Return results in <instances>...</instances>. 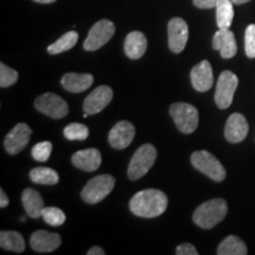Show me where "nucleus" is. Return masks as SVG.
Returning a JSON list of instances; mask_svg holds the SVG:
<instances>
[{
	"mask_svg": "<svg viewBox=\"0 0 255 255\" xmlns=\"http://www.w3.org/2000/svg\"><path fill=\"white\" fill-rule=\"evenodd\" d=\"M115 183H116L115 177L107 174L91 178L85 184V187L83 188L81 193L82 199L87 203H90V205L101 202L111 193V190L115 187Z\"/></svg>",
	"mask_w": 255,
	"mask_h": 255,
	"instance_id": "423d86ee",
	"label": "nucleus"
},
{
	"mask_svg": "<svg viewBox=\"0 0 255 255\" xmlns=\"http://www.w3.org/2000/svg\"><path fill=\"white\" fill-rule=\"evenodd\" d=\"M33 1L39 2V4H51V2H55L56 0H33Z\"/></svg>",
	"mask_w": 255,
	"mask_h": 255,
	"instance_id": "c9c22d12",
	"label": "nucleus"
},
{
	"mask_svg": "<svg viewBox=\"0 0 255 255\" xmlns=\"http://www.w3.org/2000/svg\"><path fill=\"white\" fill-rule=\"evenodd\" d=\"M64 136L70 141H84L89 137V129L84 124L71 123L64 129Z\"/></svg>",
	"mask_w": 255,
	"mask_h": 255,
	"instance_id": "bb28decb",
	"label": "nucleus"
},
{
	"mask_svg": "<svg viewBox=\"0 0 255 255\" xmlns=\"http://www.w3.org/2000/svg\"><path fill=\"white\" fill-rule=\"evenodd\" d=\"M213 49L220 51L222 58H233L238 52L234 33L229 28H219V31L213 37Z\"/></svg>",
	"mask_w": 255,
	"mask_h": 255,
	"instance_id": "2eb2a0df",
	"label": "nucleus"
},
{
	"mask_svg": "<svg viewBox=\"0 0 255 255\" xmlns=\"http://www.w3.org/2000/svg\"><path fill=\"white\" fill-rule=\"evenodd\" d=\"M52 152V143L44 141L37 143L32 148V157L38 162H46Z\"/></svg>",
	"mask_w": 255,
	"mask_h": 255,
	"instance_id": "c756f323",
	"label": "nucleus"
},
{
	"mask_svg": "<svg viewBox=\"0 0 255 255\" xmlns=\"http://www.w3.org/2000/svg\"><path fill=\"white\" fill-rule=\"evenodd\" d=\"M8 197L5 194L4 189H0V207H1V208H5V207L8 206Z\"/></svg>",
	"mask_w": 255,
	"mask_h": 255,
	"instance_id": "72a5a7b5",
	"label": "nucleus"
},
{
	"mask_svg": "<svg viewBox=\"0 0 255 255\" xmlns=\"http://www.w3.org/2000/svg\"><path fill=\"white\" fill-rule=\"evenodd\" d=\"M113 89L107 85H101L96 88L90 95L85 98L83 104V110L88 115H96L104 110L113 100Z\"/></svg>",
	"mask_w": 255,
	"mask_h": 255,
	"instance_id": "f8f14e48",
	"label": "nucleus"
},
{
	"mask_svg": "<svg viewBox=\"0 0 255 255\" xmlns=\"http://www.w3.org/2000/svg\"><path fill=\"white\" fill-rule=\"evenodd\" d=\"M62 244V239L56 233L47 231H36L31 235L30 246L38 253H50L56 251Z\"/></svg>",
	"mask_w": 255,
	"mask_h": 255,
	"instance_id": "f3484780",
	"label": "nucleus"
},
{
	"mask_svg": "<svg viewBox=\"0 0 255 255\" xmlns=\"http://www.w3.org/2000/svg\"><path fill=\"white\" fill-rule=\"evenodd\" d=\"M177 255H197L199 252L191 244H182L176 248Z\"/></svg>",
	"mask_w": 255,
	"mask_h": 255,
	"instance_id": "2f4dec72",
	"label": "nucleus"
},
{
	"mask_svg": "<svg viewBox=\"0 0 255 255\" xmlns=\"http://www.w3.org/2000/svg\"><path fill=\"white\" fill-rule=\"evenodd\" d=\"M234 2L232 0H219L216 2V24L219 28H229L234 19Z\"/></svg>",
	"mask_w": 255,
	"mask_h": 255,
	"instance_id": "5701e85b",
	"label": "nucleus"
},
{
	"mask_svg": "<svg viewBox=\"0 0 255 255\" xmlns=\"http://www.w3.org/2000/svg\"><path fill=\"white\" fill-rule=\"evenodd\" d=\"M0 246L5 251L21 253L25 251V241L20 233L4 231L0 233Z\"/></svg>",
	"mask_w": 255,
	"mask_h": 255,
	"instance_id": "b1692460",
	"label": "nucleus"
},
{
	"mask_svg": "<svg viewBox=\"0 0 255 255\" xmlns=\"http://www.w3.org/2000/svg\"><path fill=\"white\" fill-rule=\"evenodd\" d=\"M156 157H157V150L152 144H143L133 154L131 161L128 168V177L130 180L136 181L150 170L154 165Z\"/></svg>",
	"mask_w": 255,
	"mask_h": 255,
	"instance_id": "7ed1b4c3",
	"label": "nucleus"
},
{
	"mask_svg": "<svg viewBox=\"0 0 255 255\" xmlns=\"http://www.w3.org/2000/svg\"><path fill=\"white\" fill-rule=\"evenodd\" d=\"M105 252L101 247H91L88 251V255H104Z\"/></svg>",
	"mask_w": 255,
	"mask_h": 255,
	"instance_id": "f704fd0d",
	"label": "nucleus"
},
{
	"mask_svg": "<svg viewBox=\"0 0 255 255\" xmlns=\"http://www.w3.org/2000/svg\"><path fill=\"white\" fill-rule=\"evenodd\" d=\"M78 41V33L76 31L66 32L64 36L59 38L58 40L47 47V52L51 55H58V53L65 52V51L71 50L76 43Z\"/></svg>",
	"mask_w": 255,
	"mask_h": 255,
	"instance_id": "a878e982",
	"label": "nucleus"
},
{
	"mask_svg": "<svg viewBox=\"0 0 255 255\" xmlns=\"http://www.w3.org/2000/svg\"><path fill=\"white\" fill-rule=\"evenodd\" d=\"M239 84L238 76L232 71H222L220 75L218 84H216L215 91V103L220 109H227L233 103L235 90H237Z\"/></svg>",
	"mask_w": 255,
	"mask_h": 255,
	"instance_id": "6e6552de",
	"label": "nucleus"
},
{
	"mask_svg": "<svg viewBox=\"0 0 255 255\" xmlns=\"http://www.w3.org/2000/svg\"><path fill=\"white\" fill-rule=\"evenodd\" d=\"M32 130L26 123H19L5 137V150L9 155H15L20 152L27 143L30 142Z\"/></svg>",
	"mask_w": 255,
	"mask_h": 255,
	"instance_id": "9b49d317",
	"label": "nucleus"
},
{
	"mask_svg": "<svg viewBox=\"0 0 255 255\" xmlns=\"http://www.w3.org/2000/svg\"><path fill=\"white\" fill-rule=\"evenodd\" d=\"M148 47V40L144 33L139 31H132L128 34L124 41V52L130 59H139L145 53Z\"/></svg>",
	"mask_w": 255,
	"mask_h": 255,
	"instance_id": "6ab92c4d",
	"label": "nucleus"
},
{
	"mask_svg": "<svg viewBox=\"0 0 255 255\" xmlns=\"http://www.w3.org/2000/svg\"><path fill=\"white\" fill-rule=\"evenodd\" d=\"M248 123L244 115L235 113L229 116L225 127V137L231 143H240L248 135Z\"/></svg>",
	"mask_w": 255,
	"mask_h": 255,
	"instance_id": "dca6fc26",
	"label": "nucleus"
},
{
	"mask_svg": "<svg viewBox=\"0 0 255 255\" xmlns=\"http://www.w3.org/2000/svg\"><path fill=\"white\" fill-rule=\"evenodd\" d=\"M34 107L39 113L53 120H59L69 114V105L62 97L53 92L40 95L34 101Z\"/></svg>",
	"mask_w": 255,
	"mask_h": 255,
	"instance_id": "0eeeda50",
	"label": "nucleus"
},
{
	"mask_svg": "<svg viewBox=\"0 0 255 255\" xmlns=\"http://www.w3.org/2000/svg\"><path fill=\"white\" fill-rule=\"evenodd\" d=\"M169 113L181 132L191 133L199 126V111L194 105L178 102L170 105Z\"/></svg>",
	"mask_w": 255,
	"mask_h": 255,
	"instance_id": "20e7f679",
	"label": "nucleus"
},
{
	"mask_svg": "<svg viewBox=\"0 0 255 255\" xmlns=\"http://www.w3.org/2000/svg\"><path fill=\"white\" fill-rule=\"evenodd\" d=\"M135 127L128 121H121L114 126L109 132L110 145L115 149H126L127 146L131 144L135 137Z\"/></svg>",
	"mask_w": 255,
	"mask_h": 255,
	"instance_id": "4468645a",
	"label": "nucleus"
},
{
	"mask_svg": "<svg viewBox=\"0 0 255 255\" xmlns=\"http://www.w3.org/2000/svg\"><path fill=\"white\" fill-rule=\"evenodd\" d=\"M235 5H242V4H246V2L251 1V0H232Z\"/></svg>",
	"mask_w": 255,
	"mask_h": 255,
	"instance_id": "e433bc0d",
	"label": "nucleus"
},
{
	"mask_svg": "<svg viewBox=\"0 0 255 255\" xmlns=\"http://www.w3.org/2000/svg\"><path fill=\"white\" fill-rule=\"evenodd\" d=\"M30 178L32 182L38 184H46V186H53L59 181L58 173L51 168L38 167L32 169L30 173Z\"/></svg>",
	"mask_w": 255,
	"mask_h": 255,
	"instance_id": "393cba45",
	"label": "nucleus"
},
{
	"mask_svg": "<svg viewBox=\"0 0 255 255\" xmlns=\"http://www.w3.org/2000/svg\"><path fill=\"white\" fill-rule=\"evenodd\" d=\"M245 51L248 58H255V25H248L245 32Z\"/></svg>",
	"mask_w": 255,
	"mask_h": 255,
	"instance_id": "7c9ffc66",
	"label": "nucleus"
},
{
	"mask_svg": "<svg viewBox=\"0 0 255 255\" xmlns=\"http://www.w3.org/2000/svg\"><path fill=\"white\" fill-rule=\"evenodd\" d=\"M41 216H43L44 221H45L47 225L53 226V227L62 226L66 220V216L64 214L63 210L56 208V207H44Z\"/></svg>",
	"mask_w": 255,
	"mask_h": 255,
	"instance_id": "cd10ccee",
	"label": "nucleus"
},
{
	"mask_svg": "<svg viewBox=\"0 0 255 255\" xmlns=\"http://www.w3.org/2000/svg\"><path fill=\"white\" fill-rule=\"evenodd\" d=\"M115 25L108 19L97 21L89 31L88 38L84 41V50L96 51L104 46L115 34Z\"/></svg>",
	"mask_w": 255,
	"mask_h": 255,
	"instance_id": "1a4fd4ad",
	"label": "nucleus"
},
{
	"mask_svg": "<svg viewBox=\"0 0 255 255\" xmlns=\"http://www.w3.org/2000/svg\"><path fill=\"white\" fill-rule=\"evenodd\" d=\"M228 213L227 202L222 199H213L203 202L194 212L193 220L200 228L210 229L226 218Z\"/></svg>",
	"mask_w": 255,
	"mask_h": 255,
	"instance_id": "f03ea898",
	"label": "nucleus"
},
{
	"mask_svg": "<svg viewBox=\"0 0 255 255\" xmlns=\"http://www.w3.org/2000/svg\"><path fill=\"white\" fill-rule=\"evenodd\" d=\"M18 81V72L5 65L4 63L0 64V87L8 88L13 85Z\"/></svg>",
	"mask_w": 255,
	"mask_h": 255,
	"instance_id": "c85d7f7f",
	"label": "nucleus"
},
{
	"mask_svg": "<svg viewBox=\"0 0 255 255\" xmlns=\"http://www.w3.org/2000/svg\"><path fill=\"white\" fill-rule=\"evenodd\" d=\"M62 87L70 92H83L88 90L94 83V77L90 73L69 72L63 76Z\"/></svg>",
	"mask_w": 255,
	"mask_h": 255,
	"instance_id": "aec40b11",
	"label": "nucleus"
},
{
	"mask_svg": "<svg viewBox=\"0 0 255 255\" xmlns=\"http://www.w3.org/2000/svg\"><path fill=\"white\" fill-rule=\"evenodd\" d=\"M190 161L194 168L207 175L215 182H222L226 178V169L223 168L221 162L208 151L199 150L193 152Z\"/></svg>",
	"mask_w": 255,
	"mask_h": 255,
	"instance_id": "39448f33",
	"label": "nucleus"
},
{
	"mask_svg": "<svg viewBox=\"0 0 255 255\" xmlns=\"http://www.w3.org/2000/svg\"><path fill=\"white\" fill-rule=\"evenodd\" d=\"M190 81L196 91L206 92L210 90L214 83V75H213L212 65L208 60H202L191 69Z\"/></svg>",
	"mask_w": 255,
	"mask_h": 255,
	"instance_id": "ddd939ff",
	"label": "nucleus"
},
{
	"mask_svg": "<svg viewBox=\"0 0 255 255\" xmlns=\"http://www.w3.org/2000/svg\"><path fill=\"white\" fill-rule=\"evenodd\" d=\"M216 253L219 255H246L247 246L240 238L229 235L219 245Z\"/></svg>",
	"mask_w": 255,
	"mask_h": 255,
	"instance_id": "4be33fe9",
	"label": "nucleus"
},
{
	"mask_svg": "<svg viewBox=\"0 0 255 255\" xmlns=\"http://www.w3.org/2000/svg\"><path fill=\"white\" fill-rule=\"evenodd\" d=\"M188 25L182 18L175 17L168 24V45L171 52L180 53L184 50L188 41Z\"/></svg>",
	"mask_w": 255,
	"mask_h": 255,
	"instance_id": "9d476101",
	"label": "nucleus"
},
{
	"mask_svg": "<svg viewBox=\"0 0 255 255\" xmlns=\"http://www.w3.org/2000/svg\"><path fill=\"white\" fill-rule=\"evenodd\" d=\"M21 202H23L24 208L30 218H40L44 209V201L37 190L26 188L21 194Z\"/></svg>",
	"mask_w": 255,
	"mask_h": 255,
	"instance_id": "412c9836",
	"label": "nucleus"
},
{
	"mask_svg": "<svg viewBox=\"0 0 255 255\" xmlns=\"http://www.w3.org/2000/svg\"><path fill=\"white\" fill-rule=\"evenodd\" d=\"M168 207V197L158 189L138 191L130 200L129 208L132 214L139 218L152 219L162 215Z\"/></svg>",
	"mask_w": 255,
	"mask_h": 255,
	"instance_id": "f257e3e1",
	"label": "nucleus"
},
{
	"mask_svg": "<svg viewBox=\"0 0 255 255\" xmlns=\"http://www.w3.org/2000/svg\"><path fill=\"white\" fill-rule=\"evenodd\" d=\"M194 5L199 8H213L219 0H193Z\"/></svg>",
	"mask_w": 255,
	"mask_h": 255,
	"instance_id": "473e14b6",
	"label": "nucleus"
},
{
	"mask_svg": "<svg viewBox=\"0 0 255 255\" xmlns=\"http://www.w3.org/2000/svg\"><path fill=\"white\" fill-rule=\"evenodd\" d=\"M72 163L76 168L84 171H95L100 168L102 163V155L100 150L90 148L79 150L72 156Z\"/></svg>",
	"mask_w": 255,
	"mask_h": 255,
	"instance_id": "a211bd4d",
	"label": "nucleus"
}]
</instances>
